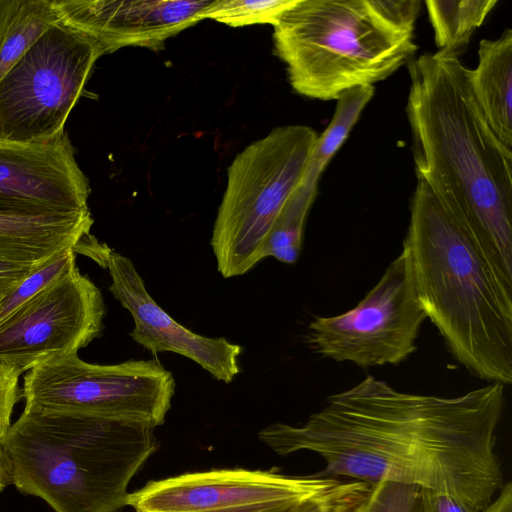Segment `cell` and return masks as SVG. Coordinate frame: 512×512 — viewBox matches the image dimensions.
<instances>
[{"mask_svg":"<svg viewBox=\"0 0 512 512\" xmlns=\"http://www.w3.org/2000/svg\"><path fill=\"white\" fill-rule=\"evenodd\" d=\"M98 43L61 22L51 26L0 79V141L62 136L96 61Z\"/></svg>","mask_w":512,"mask_h":512,"instance_id":"cell-7","label":"cell"},{"mask_svg":"<svg viewBox=\"0 0 512 512\" xmlns=\"http://www.w3.org/2000/svg\"><path fill=\"white\" fill-rule=\"evenodd\" d=\"M296 0H214L202 19H213L231 27L254 24L274 26Z\"/></svg>","mask_w":512,"mask_h":512,"instance_id":"cell-21","label":"cell"},{"mask_svg":"<svg viewBox=\"0 0 512 512\" xmlns=\"http://www.w3.org/2000/svg\"><path fill=\"white\" fill-rule=\"evenodd\" d=\"M372 484L347 481L334 492L283 512H357L371 492Z\"/></svg>","mask_w":512,"mask_h":512,"instance_id":"cell-24","label":"cell"},{"mask_svg":"<svg viewBox=\"0 0 512 512\" xmlns=\"http://www.w3.org/2000/svg\"><path fill=\"white\" fill-rule=\"evenodd\" d=\"M158 360L92 364L77 354L46 361L24 377L25 410L76 413L162 425L175 393Z\"/></svg>","mask_w":512,"mask_h":512,"instance_id":"cell-8","label":"cell"},{"mask_svg":"<svg viewBox=\"0 0 512 512\" xmlns=\"http://www.w3.org/2000/svg\"><path fill=\"white\" fill-rule=\"evenodd\" d=\"M504 406L499 383L441 397L367 376L330 395L302 425L274 423L259 439L280 456L318 454L325 467L316 477L431 489L481 512L505 483L495 449Z\"/></svg>","mask_w":512,"mask_h":512,"instance_id":"cell-1","label":"cell"},{"mask_svg":"<svg viewBox=\"0 0 512 512\" xmlns=\"http://www.w3.org/2000/svg\"><path fill=\"white\" fill-rule=\"evenodd\" d=\"M44 262H17L0 260V302L23 279L30 275Z\"/></svg>","mask_w":512,"mask_h":512,"instance_id":"cell-27","label":"cell"},{"mask_svg":"<svg viewBox=\"0 0 512 512\" xmlns=\"http://www.w3.org/2000/svg\"><path fill=\"white\" fill-rule=\"evenodd\" d=\"M104 315L100 289L74 266L0 323V363L20 376L77 354L101 335Z\"/></svg>","mask_w":512,"mask_h":512,"instance_id":"cell-11","label":"cell"},{"mask_svg":"<svg viewBox=\"0 0 512 512\" xmlns=\"http://www.w3.org/2000/svg\"><path fill=\"white\" fill-rule=\"evenodd\" d=\"M90 192L67 132L49 141H0V213L88 212Z\"/></svg>","mask_w":512,"mask_h":512,"instance_id":"cell-13","label":"cell"},{"mask_svg":"<svg viewBox=\"0 0 512 512\" xmlns=\"http://www.w3.org/2000/svg\"><path fill=\"white\" fill-rule=\"evenodd\" d=\"M419 512H479L451 495L421 488Z\"/></svg>","mask_w":512,"mask_h":512,"instance_id":"cell-26","label":"cell"},{"mask_svg":"<svg viewBox=\"0 0 512 512\" xmlns=\"http://www.w3.org/2000/svg\"><path fill=\"white\" fill-rule=\"evenodd\" d=\"M59 18L50 0H20L0 42V79Z\"/></svg>","mask_w":512,"mask_h":512,"instance_id":"cell-19","label":"cell"},{"mask_svg":"<svg viewBox=\"0 0 512 512\" xmlns=\"http://www.w3.org/2000/svg\"><path fill=\"white\" fill-rule=\"evenodd\" d=\"M76 251L86 253L108 270L109 291L131 314L134 328L130 336L136 343L154 354L173 352L184 356L226 384L239 374L242 346L223 337L199 335L175 321L151 297L132 260L92 235L86 236Z\"/></svg>","mask_w":512,"mask_h":512,"instance_id":"cell-12","label":"cell"},{"mask_svg":"<svg viewBox=\"0 0 512 512\" xmlns=\"http://www.w3.org/2000/svg\"><path fill=\"white\" fill-rule=\"evenodd\" d=\"M318 184H302L288 199L276 218L263 247L262 256L295 263L300 255L303 232L309 210L317 195Z\"/></svg>","mask_w":512,"mask_h":512,"instance_id":"cell-20","label":"cell"},{"mask_svg":"<svg viewBox=\"0 0 512 512\" xmlns=\"http://www.w3.org/2000/svg\"><path fill=\"white\" fill-rule=\"evenodd\" d=\"M342 484L334 477L212 469L150 481L128 494L127 505L135 512H283Z\"/></svg>","mask_w":512,"mask_h":512,"instance_id":"cell-10","label":"cell"},{"mask_svg":"<svg viewBox=\"0 0 512 512\" xmlns=\"http://www.w3.org/2000/svg\"><path fill=\"white\" fill-rule=\"evenodd\" d=\"M20 0H0V42Z\"/></svg>","mask_w":512,"mask_h":512,"instance_id":"cell-29","label":"cell"},{"mask_svg":"<svg viewBox=\"0 0 512 512\" xmlns=\"http://www.w3.org/2000/svg\"><path fill=\"white\" fill-rule=\"evenodd\" d=\"M426 319L403 244L401 253L354 308L336 316H315L305 338L314 353L337 362L362 368L396 365L416 350Z\"/></svg>","mask_w":512,"mask_h":512,"instance_id":"cell-9","label":"cell"},{"mask_svg":"<svg viewBox=\"0 0 512 512\" xmlns=\"http://www.w3.org/2000/svg\"><path fill=\"white\" fill-rule=\"evenodd\" d=\"M90 211L42 215L0 213V260L44 262L90 234Z\"/></svg>","mask_w":512,"mask_h":512,"instance_id":"cell-15","label":"cell"},{"mask_svg":"<svg viewBox=\"0 0 512 512\" xmlns=\"http://www.w3.org/2000/svg\"><path fill=\"white\" fill-rule=\"evenodd\" d=\"M403 244L426 316L472 375L512 383V288L433 192L417 181Z\"/></svg>","mask_w":512,"mask_h":512,"instance_id":"cell-3","label":"cell"},{"mask_svg":"<svg viewBox=\"0 0 512 512\" xmlns=\"http://www.w3.org/2000/svg\"><path fill=\"white\" fill-rule=\"evenodd\" d=\"M419 0H296L273 26L274 51L298 94L322 101L408 64Z\"/></svg>","mask_w":512,"mask_h":512,"instance_id":"cell-5","label":"cell"},{"mask_svg":"<svg viewBox=\"0 0 512 512\" xmlns=\"http://www.w3.org/2000/svg\"><path fill=\"white\" fill-rule=\"evenodd\" d=\"M214 0H53L59 22L94 39L103 54L158 49L202 20Z\"/></svg>","mask_w":512,"mask_h":512,"instance_id":"cell-14","label":"cell"},{"mask_svg":"<svg viewBox=\"0 0 512 512\" xmlns=\"http://www.w3.org/2000/svg\"><path fill=\"white\" fill-rule=\"evenodd\" d=\"M481 512H512V483L505 482L496 498Z\"/></svg>","mask_w":512,"mask_h":512,"instance_id":"cell-28","label":"cell"},{"mask_svg":"<svg viewBox=\"0 0 512 512\" xmlns=\"http://www.w3.org/2000/svg\"><path fill=\"white\" fill-rule=\"evenodd\" d=\"M419 492L415 486L378 482L357 512H419Z\"/></svg>","mask_w":512,"mask_h":512,"instance_id":"cell-23","label":"cell"},{"mask_svg":"<svg viewBox=\"0 0 512 512\" xmlns=\"http://www.w3.org/2000/svg\"><path fill=\"white\" fill-rule=\"evenodd\" d=\"M154 429L139 420L24 409L1 445L20 493L55 512H117L157 450Z\"/></svg>","mask_w":512,"mask_h":512,"instance_id":"cell-4","label":"cell"},{"mask_svg":"<svg viewBox=\"0 0 512 512\" xmlns=\"http://www.w3.org/2000/svg\"><path fill=\"white\" fill-rule=\"evenodd\" d=\"M374 93V86L364 85L348 89L338 96L333 117L315 143L304 183L318 184L322 172L347 139Z\"/></svg>","mask_w":512,"mask_h":512,"instance_id":"cell-18","label":"cell"},{"mask_svg":"<svg viewBox=\"0 0 512 512\" xmlns=\"http://www.w3.org/2000/svg\"><path fill=\"white\" fill-rule=\"evenodd\" d=\"M12 466L10 459L0 444V492L12 484Z\"/></svg>","mask_w":512,"mask_h":512,"instance_id":"cell-30","label":"cell"},{"mask_svg":"<svg viewBox=\"0 0 512 512\" xmlns=\"http://www.w3.org/2000/svg\"><path fill=\"white\" fill-rule=\"evenodd\" d=\"M468 78L489 127L512 152V29L481 40L477 65L468 69Z\"/></svg>","mask_w":512,"mask_h":512,"instance_id":"cell-16","label":"cell"},{"mask_svg":"<svg viewBox=\"0 0 512 512\" xmlns=\"http://www.w3.org/2000/svg\"><path fill=\"white\" fill-rule=\"evenodd\" d=\"M317 138L308 126H279L233 159L210 241L222 277L241 276L263 260L265 240L302 184Z\"/></svg>","mask_w":512,"mask_h":512,"instance_id":"cell-6","label":"cell"},{"mask_svg":"<svg viewBox=\"0 0 512 512\" xmlns=\"http://www.w3.org/2000/svg\"><path fill=\"white\" fill-rule=\"evenodd\" d=\"M75 253V247H70L55 254L8 293L0 302V323L40 290L76 266Z\"/></svg>","mask_w":512,"mask_h":512,"instance_id":"cell-22","label":"cell"},{"mask_svg":"<svg viewBox=\"0 0 512 512\" xmlns=\"http://www.w3.org/2000/svg\"><path fill=\"white\" fill-rule=\"evenodd\" d=\"M18 379L13 369L0 363V444L11 426L13 408L22 397Z\"/></svg>","mask_w":512,"mask_h":512,"instance_id":"cell-25","label":"cell"},{"mask_svg":"<svg viewBox=\"0 0 512 512\" xmlns=\"http://www.w3.org/2000/svg\"><path fill=\"white\" fill-rule=\"evenodd\" d=\"M498 0H428V18L439 51L459 57Z\"/></svg>","mask_w":512,"mask_h":512,"instance_id":"cell-17","label":"cell"},{"mask_svg":"<svg viewBox=\"0 0 512 512\" xmlns=\"http://www.w3.org/2000/svg\"><path fill=\"white\" fill-rule=\"evenodd\" d=\"M468 69L439 50L408 63L415 173L512 288V152L489 127Z\"/></svg>","mask_w":512,"mask_h":512,"instance_id":"cell-2","label":"cell"}]
</instances>
